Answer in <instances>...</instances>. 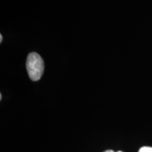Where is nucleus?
<instances>
[{
	"label": "nucleus",
	"instance_id": "4",
	"mask_svg": "<svg viewBox=\"0 0 152 152\" xmlns=\"http://www.w3.org/2000/svg\"><path fill=\"white\" fill-rule=\"evenodd\" d=\"M2 39H3L2 35H0V42H2Z\"/></svg>",
	"mask_w": 152,
	"mask_h": 152
},
{
	"label": "nucleus",
	"instance_id": "1",
	"mask_svg": "<svg viewBox=\"0 0 152 152\" xmlns=\"http://www.w3.org/2000/svg\"><path fill=\"white\" fill-rule=\"evenodd\" d=\"M26 68L30 80L33 81H38L42 76L45 69L42 58L37 53H30L26 61Z\"/></svg>",
	"mask_w": 152,
	"mask_h": 152
},
{
	"label": "nucleus",
	"instance_id": "3",
	"mask_svg": "<svg viewBox=\"0 0 152 152\" xmlns=\"http://www.w3.org/2000/svg\"><path fill=\"white\" fill-rule=\"evenodd\" d=\"M104 152H115V151H113V150H106V151H104ZM117 152H123V151H117Z\"/></svg>",
	"mask_w": 152,
	"mask_h": 152
},
{
	"label": "nucleus",
	"instance_id": "2",
	"mask_svg": "<svg viewBox=\"0 0 152 152\" xmlns=\"http://www.w3.org/2000/svg\"><path fill=\"white\" fill-rule=\"evenodd\" d=\"M138 152H152V147H143L140 148Z\"/></svg>",
	"mask_w": 152,
	"mask_h": 152
}]
</instances>
